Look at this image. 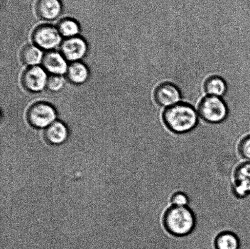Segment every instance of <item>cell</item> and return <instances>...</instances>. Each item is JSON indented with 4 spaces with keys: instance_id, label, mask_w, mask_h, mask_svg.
I'll use <instances>...</instances> for the list:
<instances>
[{
    "instance_id": "5b68a950",
    "label": "cell",
    "mask_w": 250,
    "mask_h": 249,
    "mask_svg": "<svg viewBox=\"0 0 250 249\" xmlns=\"http://www.w3.org/2000/svg\"><path fill=\"white\" fill-rule=\"evenodd\" d=\"M232 232L239 239V249H250V200L240 213Z\"/></svg>"
},
{
    "instance_id": "44dd1931",
    "label": "cell",
    "mask_w": 250,
    "mask_h": 249,
    "mask_svg": "<svg viewBox=\"0 0 250 249\" xmlns=\"http://www.w3.org/2000/svg\"><path fill=\"white\" fill-rule=\"evenodd\" d=\"M239 153L245 160L250 162V135L242 139L239 146Z\"/></svg>"
},
{
    "instance_id": "e0dca14e",
    "label": "cell",
    "mask_w": 250,
    "mask_h": 249,
    "mask_svg": "<svg viewBox=\"0 0 250 249\" xmlns=\"http://www.w3.org/2000/svg\"><path fill=\"white\" fill-rule=\"evenodd\" d=\"M21 58L25 64L34 67L42 59V53L36 46L27 45L21 51Z\"/></svg>"
},
{
    "instance_id": "6da1fadb",
    "label": "cell",
    "mask_w": 250,
    "mask_h": 249,
    "mask_svg": "<svg viewBox=\"0 0 250 249\" xmlns=\"http://www.w3.org/2000/svg\"><path fill=\"white\" fill-rule=\"evenodd\" d=\"M163 121L167 128L173 133H190L198 125L197 112L189 104L179 103L167 108Z\"/></svg>"
},
{
    "instance_id": "8fae6325",
    "label": "cell",
    "mask_w": 250,
    "mask_h": 249,
    "mask_svg": "<svg viewBox=\"0 0 250 249\" xmlns=\"http://www.w3.org/2000/svg\"><path fill=\"white\" fill-rule=\"evenodd\" d=\"M36 11L41 18L53 19L60 16L62 11V3L61 0H38Z\"/></svg>"
},
{
    "instance_id": "9a60e30c",
    "label": "cell",
    "mask_w": 250,
    "mask_h": 249,
    "mask_svg": "<svg viewBox=\"0 0 250 249\" xmlns=\"http://www.w3.org/2000/svg\"><path fill=\"white\" fill-rule=\"evenodd\" d=\"M215 246L217 249H239V239L231 231H224L217 236Z\"/></svg>"
},
{
    "instance_id": "277c9868",
    "label": "cell",
    "mask_w": 250,
    "mask_h": 249,
    "mask_svg": "<svg viewBox=\"0 0 250 249\" xmlns=\"http://www.w3.org/2000/svg\"><path fill=\"white\" fill-rule=\"evenodd\" d=\"M27 117L29 123L35 128H47L55 121L56 112L50 105L39 102L29 108Z\"/></svg>"
},
{
    "instance_id": "4fadbf2b",
    "label": "cell",
    "mask_w": 250,
    "mask_h": 249,
    "mask_svg": "<svg viewBox=\"0 0 250 249\" xmlns=\"http://www.w3.org/2000/svg\"><path fill=\"white\" fill-rule=\"evenodd\" d=\"M46 140L53 145H60L68 137L66 126L60 121H54L46 128L45 133Z\"/></svg>"
},
{
    "instance_id": "7a4b0ae2",
    "label": "cell",
    "mask_w": 250,
    "mask_h": 249,
    "mask_svg": "<svg viewBox=\"0 0 250 249\" xmlns=\"http://www.w3.org/2000/svg\"><path fill=\"white\" fill-rule=\"evenodd\" d=\"M164 223L169 233L178 236H186L194 229L195 216L188 207L171 206L164 214Z\"/></svg>"
},
{
    "instance_id": "9c48e42d",
    "label": "cell",
    "mask_w": 250,
    "mask_h": 249,
    "mask_svg": "<svg viewBox=\"0 0 250 249\" xmlns=\"http://www.w3.org/2000/svg\"><path fill=\"white\" fill-rule=\"evenodd\" d=\"M233 191L239 197H245L250 194V162L242 163L235 171Z\"/></svg>"
},
{
    "instance_id": "3957f363",
    "label": "cell",
    "mask_w": 250,
    "mask_h": 249,
    "mask_svg": "<svg viewBox=\"0 0 250 249\" xmlns=\"http://www.w3.org/2000/svg\"><path fill=\"white\" fill-rule=\"evenodd\" d=\"M198 114L206 123L218 124L226 120L229 115V109L221 97L208 96L200 102Z\"/></svg>"
},
{
    "instance_id": "5bb4252c",
    "label": "cell",
    "mask_w": 250,
    "mask_h": 249,
    "mask_svg": "<svg viewBox=\"0 0 250 249\" xmlns=\"http://www.w3.org/2000/svg\"><path fill=\"white\" fill-rule=\"evenodd\" d=\"M205 90L209 96L221 97L226 94L227 83L221 77L214 76L206 80Z\"/></svg>"
},
{
    "instance_id": "8992f818",
    "label": "cell",
    "mask_w": 250,
    "mask_h": 249,
    "mask_svg": "<svg viewBox=\"0 0 250 249\" xmlns=\"http://www.w3.org/2000/svg\"><path fill=\"white\" fill-rule=\"evenodd\" d=\"M181 95L180 90L175 85L166 82L156 88L154 92V99L161 107H168L180 103Z\"/></svg>"
},
{
    "instance_id": "52a82bcc",
    "label": "cell",
    "mask_w": 250,
    "mask_h": 249,
    "mask_svg": "<svg viewBox=\"0 0 250 249\" xmlns=\"http://www.w3.org/2000/svg\"><path fill=\"white\" fill-rule=\"evenodd\" d=\"M33 38L37 45L46 50L55 47L61 40L59 31L49 25L41 26L36 28Z\"/></svg>"
},
{
    "instance_id": "2e32d148",
    "label": "cell",
    "mask_w": 250,
    "mask_h": 249,
    "mask_svg": "<svg viewBox=\"0 0 250 249\" xmlns=\"http://www.w3.org/2000/svg\"><path fill=\"white\" fill-rule=\"evenodd\" d=\"M88 75L89 73L87 68L80 62L73 63L68 67V79L74 84H82L86 80Z\"/></svg>"
},
{
    "instance_id": "ffe728a7",
    "label": "cell",
    "mask_w": 250,
    "mask_h": 249,
    "mask_svg": "<svg viewBox=\"0 0 250 249\" xmlns=\"http://www.w3.org/2000/svg\"><path fill=\"white\" fill-rule=\"evenodd\" d=\"M63 85L62 78L59 75H53L47 79L46 86L53 92H57L62 89Z\"/></svg>"
},
{
    "instance_id": "ba28073f",
    "label": "cell",
    "mask_w": 250,
    "mask_h": 249,
    "mask_svg": "<svg viewBox=\"0 0 250 249\" xmlns=\"http://www.w3.org/2000/svg\"><path fill=\"white\" fill-rule=\"evenodd\" d=\"M47 79L45 71L42 68L34 66L23 73L21 82L26 90L37 92L41 91L45 87Z\"/></svg>"
},
{
    "instance_id": "d6986e66",
    "label": "cell",
    "mask_w": 250,
    "mask_h": 249,
    "mask_svg": "<svg viewBox=\"0 0 250 249\" xmlns=\"http://www.w3.org/2000/svg\"><path fill=\"white\" fill-rule=\"evenodd\" d=\"M170 202L172 206L188 207L190 203V199L185 192H177L171 196Z\"/></svg>"
},
{
    "instance_id": "7c38bea8",
    "label": "cell",
    "mask_w": 250,
    "mask_h": 249,
    "mask_svg": "<svg viewBox=\"0 0 250 249\" xmlns=\"http://www.w3.org/2000/svg\"><path fill=\"white\" fill-rule=\"evenodd\" d=\"M43 66L48 72L53 75L63 74L68 68L64 57L57 52L51 51L46 53L43 58Z\"/></svg>"
},
{
    "instance_id": "ac0fdd59",
    "label": "cell",
    "mask_w": 250,
    "mask_h": 249,
    "mask_svg": "<svg viewBox=\"0 0 250 249\" xmlns=\"http://www.w3.org/2000/svg\"><path fill=\"white\" fill-rule=\"evenodd\" d=\"M59 33L66 38H73L79 32V26L74 19H65L59 23Z\"/></svg>"
},
{
    "instance_id": "30bf717a",
    "label": "cell",
    "mask_w": 250,
    "mask_h": 249,
    "mask_svg": "<svg viewBox=\"0 0 250 249\" xmlns=\"http://www.w3.org/2000/svg\"><path fill=\"white\" fill-rule=\"evenodd\" d=\"M87 45L82 38H68L61 45L63 57L68 60L77 61L85 55Z\"/></svg>"
}]
</instances>
